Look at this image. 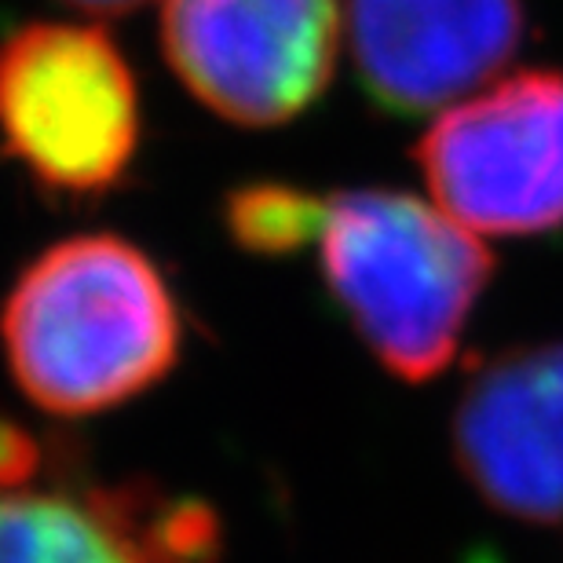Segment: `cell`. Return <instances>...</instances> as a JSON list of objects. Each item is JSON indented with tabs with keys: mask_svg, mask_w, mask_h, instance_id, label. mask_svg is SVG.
I'll return each instance as SVG.
<instances>
[{
	"mask_svg": "<svg viewBox=\"0 0 563 563\" xmlns=\"http://www.w3.org/2000/svg\"><path fill=\"white\" fill-rule=\"evenodd\" d=\"M322 275L377 363L421 385L454 363L494 256L439 206L366 187L330 198Z\"/></svg>",
	"mask_w": 563,
	"mask_h": 563,
	"instance_id": "2",
	"label": "cell"
},
{
	"mask_svg": "<svg viewBox=\"0 0 563 563\" xmlns=\"http://www.w3.org/2000/svg\"><path fill=\"white\" fill-rule=\"evenodd\" d=\"M8 374L52 418H92L173 374L184 314L168 278L121 234H74L22 267L0 308Z\"/></svg>",
	"mask_w": 563,
	"mask_h": 563,
	"instance_id": "1",
	"label": "cell"
},
{
	"mask_svg": "<svg viewBox=\"0 0 563 563\" xmlns=\"http://www.w3.org/2000/svg\"><path fill=\"white\" fill-rule=\"evenodd\" d=\"M413 157L439 209L472 234L563 228V74L523 70L446 107Z\"/></svg>",
	"mask_w": 563,
	"mask_h": 563,
	"instance_id": "5",
	"label": "cell"
},
{
	"mask_svg": "<svg viewBox=\"0 0 563 563\" xmlns=\"http://www.w3.org/2000/svg\"><path fill=\"white\" fill-rule=\"evenodd\" d=\"M206 501L99 479L81 450L0 418V563H217Z\"/></svg>",
	"mask_w": 563,
	"mask_h": 563,
	"instance_id": "4",
	"label": "cell"
},
{
	"mask_svg": "<svg viewBox=\"0 0 563 563\" xmlns=\"http://www.w3.org/2000/svg\"><path fill=\"white\" fill-rule=\"evenodd\" d=\"M520 0H347V44L366 96L421 118L483 88L523 44Z\"/></svg>",
	"mask_w": 563,
	"mask_h": 563,
	"instance_id": "7",
	"label": "cell"
},
{
	"mask_svg": "<svg viewBox=\"0 0 563 563\" xmlns=\"http://www.w3.org/2000/svg\"><path fill=\"white\" fill-rule=\"evenodd\" d=\"M330 198L314 190L256 179L234 187L223 201V223L239 250L253 256H289L322 239Z\"/></svg>",
	"mask_w": 563,
	"mask_h": 563,
	"instance_id": "9",
	"label": "cell"
},
{
	"mask_svg": "<svg viewBox=\"0 0 563 563\" xmlns=\"http://www.w3.org/2000/svg\"><path fill=\"white\" fill-rule=\"evenodd\" d=\"M63 4L77 11H92V15H129V11L151 4V0H63Z\"/></svg>",
	"mask_w": 563,
	"mask_h": 563,
	"instance_id": "10",
	"label": "cell"
},
{
	"mask_svg": "<svg viewBox=\"0 0 563 563\" xmlns=\"http://www.w3.org/2000/svg\"><path fill=\"white\" fill-rule=\"evenodd\" d=\"M450 435L483 501L523 523H563V344L487 358L461 388Z\"/></svg>",
	"mask_w": 563,
	"mask_h": 563,
	"instance_id": "8",
	"label": "cell"
},
{
	"mask_svg": "<svg viewBox=\"0 0 563 563\" xmlns=\"http://www.w3.org/2000/svg\"><path fill=\"white\" fill-rule=\"evenodd\" d=\"M140 88L110 33L26 22L0 41V151L63 201L125 184L140 154Z\"/></svg>",
	"mask_w": 563,
	"mask_h": 563,
	"instance_id": "3",
	"label": "cell"
},
{
	"mask_svg": "<svg viewBox=\"0 0 563 563\" xmlns=\"http://www.w3.org/2000/svg\"><path fill=\"white\" fill-rule=\"evenodd\" d=\"M162 52L217 118L272 129L300 118L341 59L336 0H165Z\"/></svg>",
	"mask_w": 563,
	"mask_h": 563,
	"instance_id": "6",
	"label": "cell"
}]
</instances>
